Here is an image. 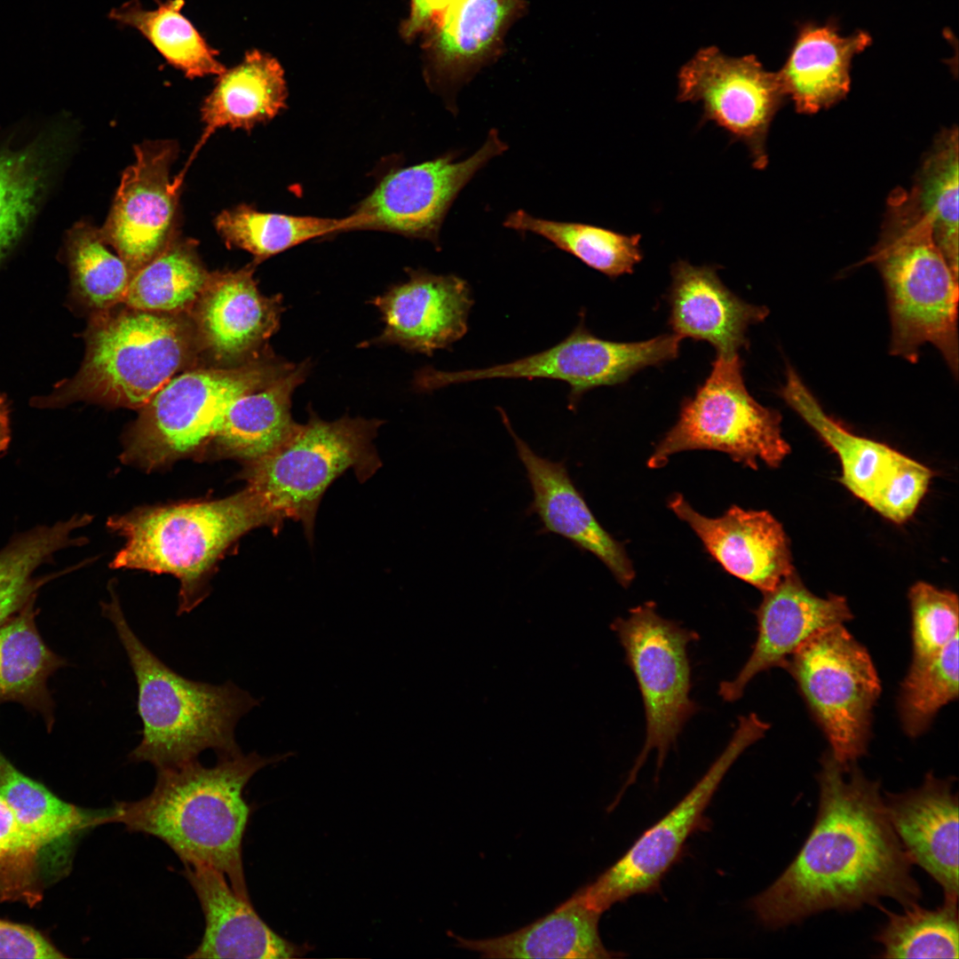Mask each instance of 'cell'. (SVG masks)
Returning a JSON list of instances; mask_svg holds the SVG:
<instances>
[{"label": "cell", "mask_w": 959, "mask_h": 959, "mask_svg": "<svg viewBox=\"0 0 959 959\" xmlns=\"http://www.w3.org/2000/svg\"><path fill=\"white\" fill-rule=\"evenodd\" d=\"M819 806L796 858L750 909L776 929L825 910L851 911L891 898L904 907L922 892L886 813L880 783L832 754L820 758Z\"/></svg>", "instance_id": "6da1fadb"}, {"label": "cell", "mask_w": 959, "mask_h": 959, "mask_svg": "<svg viewBox=\"0 0 959 959\" xmlns=\"http://www.w3.org/2000/svg\"><path fill=\"white\" fill-rule=\"evenodd\" d=\"M292 755L240 752L218 757L212 767L194 760L157 769L152 792L138 801L116 803L106 824L121 823L161 839L184 864L222 873L235 893L250 901L242 844L250 809L243 790L259 770Z\"/></svg>", "instance_id": "7a4b0ae2"}, {"label": "cell", "mask_w": 959, "mask_h": 959, "mask_svg": "<svg viewBox=\"0 0 959 959\" xmlns=\"http://www.w3.org/2000/svg\"><path fill=\"white\" fill-rule=\"evenodd\" d=\"M110 593L102 614L112 622L129 658L143 724L141 741L130 760L161 769L197 760L205 749H213L218 757L242 752L235 727L259 700L231 681L215 686L175 672L134 634L114 588Z\"/></svg>", "instance_id": "3957f363"}, {"label": "cell", "mask_w": 959, "mask_h": 959, "mask_svg": "<svg viewBox=\"0 0 959 959\" xmlns=\"http://www.w3.org/2000/svg\"><path fill=\"white\" fill-rule=\"evenodd\" d=\"M117 305L92 313L79 370L36 398V407L83 400L140 409L194 360L200 347L190 317Z\"/></svg>", "instance_id": "277c9868"}, {"label": "cell", "mask_w": 959, "mask_h": 959, "mask_svg": "<svg viewBox=\"0 0 959 959\" xmlns=\"http://www.w3.org/2000/svg\"><path fill=\"white\" fill-rule=\"evenodd\" d=\"M868 261L879 271L891 321L890 353L915 362L931 344L958 376V277L908 191L892 192L880 238Z\"/></svg>", "instance_id": "5b68a950"}, {"label": "cell", "mask_w": 959, "mask_h": 959, "mask_svg": "<svg viewBox=\"0 0 959 959\" xmlns=\"http://www.w3.org/2000/svg\"><path fill=\"white\" fill-rule=\"evenodd\" d=\"M107 525L125 539L112 567L177 577L178 614L206 597L209 574L232 543L253 528L281 526L247 487L223 499L136 510Z\"/></svg>", "instance_id": "8992f818"}, {"label": "cell", "mask_w": 959, "mask_h": 959, "mask_svg": "<svg viewBox=\"0 0 959 959\" xmlns=\"http://www.w3.org/2000/svg\"><path fill=\"white\" fill-rule=\"evenodd\" d=\"M382 424L350 416L325 421L311 412L278 448L247 463L242 478L281 525L285 519L301 522L311 541L329 485L349 469L364 482L381 466L373 440Z\"/></svg>", "instance_id": "52a82bcc"}, {"label": "cell", "mask_w": 959, "mask_h": 959, "mask_svg": "<svg viewBox=\"0 0 959 959\" xmlns=\"http://www.w3.org/2000/svg\"><path fill=\"white\" fill-rule=\"evenodd\" d=\"M292 363L266 348L233 367L200 368L175 376L140 408L123 459L150 471L206 448L235 399Z\"/></svg>", "instance_id": "ba28073f"}, {"label": "cell", "mask_w": 959, "mask_h": 959, "mask_svg": "<svg viewBox=\"0 0 959 959\" xmlns=\"http://www.w3.org/2000/svg\"><path fill=\"white\" fill-rule=\"evenodd\" d=\"M781 423L777 410L749 394L739 354H717L709 376L693 397L683 400L677 423L658 442L647 466L662 468L674 454L708 449L725 453L753 470L758 462L775 468L790 452Z\"/></svg>", "instance_id": "9c48e42d"}, {"label": "cell", "mask_w": 959, "mask_h": 959, "mask_svg": "<svg viewBox=\"0 0 959 959\" xmlns=\"http://www.w3.org/2000/svg\"><path fill=\"white\" fill-rule=\"evenodd\" d=\"M809 709L843 765L864 755L881 684L867 649L843 626L820 631L788 660Z\"/></svg>", "instance_id": "30bf717a"}, {"label": "cell", "mask_w": 959, "mask_h": 959, "mask_svg": "<svg viewBox=\"0 0 959 959\" xmlns=\"http://www.w3.org/2000/svg\"><path fill=\"white\" fill-rule=\"evenodd\" d=\"M643 699L646 741L624 788L632 784L652 749L660 769L670 749L697 711L690 698L691 667L687 645L698 634L661 616L653 601L637 606L627 618L612 623Z\"/></svg>", "instance_id": "8fae6325"}, {"label": "cell", "mask_w": 959, "mask_h": 959, "mask_svg": "<svg viewBox=\"0 0 959 959\" xmlns=\"http://www.w3.org/2000/svg\"><path fill=\"white\" fill-rule=\"evenodd\" d=\"M769 727L755 713L740 717L725 749L684 798L593 883L579 890L586 903L602 914L617 902L659 888L686 839L703 825V813L730 767Z\"/></svg>", "instance_id": "7c38bea8"}, {"label": "cell", "mask_w": 959, "mask_h": 959, "mask_svg": "<svg viewBox=\"0 0 959 959\" xmlns=\"http://www.w3.org/2000/svg\"><path fill=\"white\" fill-rule=\"evenodd\" d=\"M508 149L496 129L471 156L449 152L390 171L345 218V231L380 230L427 240L440 248L445 217L461 190L495 156Z\"/></svg>", "instance_id": "4fadbf2b"}, {"label": "cell", "mask_w": 959, "mask_h": 959, "mask_svg": "<svg viewBox=\"0 0 959 959\" xmlns=\"http://www.w3.org/2000/svg\"><path fill=\"white\" fill-rule=\"evenodd\" d=\"M677 99L700 102L701 123L710 121L749 149L753 166L768 162L766 139L787 97L780 75L753 55L728 57L716 47L700 50L678 75Z\"/></svg>", "instance_id": "5bb4252c"}, {"label": "cell", "mask_w": 959, "mask_h": 959, "mask_svg": "<svg viewBox=\"0 0 959 959\" xmlns=\"http://www.w3.org/2000/svg\"><path fill=\"white\" fill-rule=\"evenodd\" d=\"M681 337L663 334L639 342H614L594 336L581 321L555 345L507 363L461 370L463 383L494 378H545L570 387L569 407L575 408L588 391L627 381L639 370L678 357Z\"/></svg>", "instance_id": "9a60e30c"}, {"label": "cell", "mask_w": 959, "mask_h": 959, "mask_svg": "<svg viewBox=\"0 0 959 959\" xmlns=\"http://www.w3.org/2000/svg\"><path fill=\"white\" fill-rule=\"evenodd\" d=\"M122 174L111 209L99 228L105 242L127 265L131 276L160 254L178 234L179 192L170 168L178 146L170 139L144 141Z\"/></svg>", "instance_id": "2e32d148"}, {"label": "cell", "mask_w": 959, "mask_h": 959, "mask_svg": "<svg viewBox=\"0 0 959 959\" xmlns=\"http://www.w3.org/2000/svg\"><path fill=\"white\" fill-rule=\"evenodd\" d=\"M407 281L390 287L370 303L384 329L375 343L432 355L449 347L468 330L474 303L469 283L456 274L409 269Z\"/></svg>", "instance_id": "e0dca14e"}, {"label": "cell", "mask_w": 959, "mask_h": 959, "mask_svg": "<svg viewBox=\"0 0 959 959\" xmlns=\"http://www.w3.org/2000/svg\"><path fill=\"white\" fill-rule=\"evenodd\" d=\"M210 273L188 314L199 347L220 361H248L266 349L277 331L284 307L281 295H263L254 266Z\"/></svg>", "instance_id": "ac0fdd59"}, {"label": "cell", "mask_w": 959, "mask_h": 959, "mask_svg": "<svg viewBox=\"0 0 959 959\" xmlns=\"http://www.w3.org/2000/svg\"><path fill=\"white\" fill-rule=\"evenodd\" d=\"M757 637L749 659L737 676L719 685L718 694L726 701L740 699L758 673L785 667L790 656L810 638L852 618L847 600L810 591L796 570L783 578L755 611Z\"/></svg>", "instance_id": "d6986e66"}, {"label": "cell", "mask_w": 959, "mask_h": 959, "mask_svg": "<svg viewBox=\"0 0 959 959\" xmlns=\"http://www.w3.org/2000/svg\"><path fill=\"white\" fill-rule=\"evenodd\" d=\"M669 507L726 572L763 593L795 570L789 538L769 511L732 505L722 516L709 518L680 494L669 500Z\"/></svg>", "instance_id": "ffe728a7"}, {"label": "cell", "mask_w": 959, "mask_h": 959, "mask_svg": "<svg viewBox=\"0 0 959 959\" xmlns=\"http://www.w3.org/2000/svg\"><path fill=\"white\" fill-rule=\"evenodd\" d=\"M497 409L526 469L533 492L527 511L539 517L542 532L560 535L576 548L593 554L622 586L628 587L635 571L623 543L599 524L573 482L565 463L537 455L516 434L505 411Z\"/></svg>", "instance_id": "44dd1931"}, {"label": "cell", "mask_w": 959, "mask_h": 959, "mask_svg": "<svg viewBox=\"0 0 959 959\" xmlns=\"http://www.w3.org/2000/svg\"><path fill=\"white\" fill-rule=\"evenodd\" d=\"M954 778L928 773L916 789L884 797L888 819L913 864L958 901V797Z\"/></svg>", "instance_id": "7402d4cb"}, {"label": "cell", "mask_w": 959, "mask_h": 959, "mask_svg": "<svg viewBox=\"0 0 959 959\" xmlns=\"http://www.w3.org/2000/svg\"><path fill=\"white\" fill-rule=\"evenodd\" d=\"M525 0H456L432 27L428 44L435 83L456 93L495 60L504 36L526 12Z\"/></svg>", "instance_id": "603a6c76"}, {"label": "cell", "mask_w": 959, "mask_h": 959, "mask_svg": "<svg viewBox=\"0 0 959 959\" xmlns=\"http://www.w3.org/2000/svg\"><path fill=\"white\" fill-rule=\"evenodd\" d=\"M669 324L681 338L709 343L717 355L738 354L748 345L747 330L767 317L764 305H751L721 281L717 267L679 260L671 267Z\"/></svg>", "instance_id": "cb8c5ba5"}, {"label": "cell", "mask_w": 959, "mask_h": 959, "mask_svg": "<svg viewBox=\"0 0 959 959\" xmlns=\"http://www.w3.org/2000/svg\"><path fill=\"white\" fill-rule=\"evenodd\" d=\"M185 876L202 909L205 929L188 958L281 959L299 955L298 947L274 933L240 898L218 870L184 864Z\"/></svg>", "instance_id": "d4e9b609"}, {"label": "cell", "mask_w": 959, "mask_h": 959, "mask_svg": "<svg viewBox=\"0 0 959 959\" xmlns=\"http://www.w3.org/2000/svg\"><path fill=\"white\" fill-rule=\"evenodd\" d=\"M310 367L307 361L293 362L273 380L235 399L209 444L215 455L249 463L283 444L297 425L291 415L292 394Z\"/></svg>", "instance_id": "484cf974"}, {"label": "cell", "mask_w": 959, "mask_h": 959, "mask_svg": "<svg viewBox=\"0 0 959 959\" xmlns=\"http://www.w3.org/2000/svg\"><path fill=\"white\" fill-rule=\"evenodd\" d=\"M600 915L578 890L550 914L513 932L485 939L454 937L456 947L475 951L484 958L619 957L601 941Z\"/></svg>", "instance_id": "4316f807"}, {"label": "cell", "mask_w": 959, "mask_h": 959, "mask_svg": "<svg viewBox=\"0 0 959 959\" xmlns=\"http://www.w3.org/2000/svg\"><path fill=\"white\" fill-rule=\"evenodd\" d=\"M870 43L862 31L842 36L831 24L803 27L778 72L797 112L814 114L843 99L850 88L852 58Z\"/></svg>", "instance_id": "83f0119b"}, {"label": "cell", "mask_w": 959, "mask_h": 959, "mask_svg": "<svg viewBox=\"0 0 959 959\" xmlns=\"http://www.w3.org/2000/svg\"><path fill=\"white\" fill-rule=\"evenodd\" d=\"M286 83L278 61L258 51L247 52L239 65L218 75L203 100L201 118L204 131L178 178L184 179L190 162L218 129L227 126L250 131L277 115L286 107Z\"/></svg>", "instance_id": "f1b7e54d"}, {"label": "cell", "mask_w": 959, "mask_h": 959, "mask_svg": "<svg viewBox=\"0 0 959 959\" xmlns=\"http://www.w3.org/2000/svg\"><path fill=\"white\" fill-rule=\"evenodd\" d=\"M66 151V134L57 126L0 150V263L36 216Z\"/></svg>", "instance_id": "f546056e"}, {"label": "cell", "mask_w": 959, "mask_h": 959, "mask_svg": "<svg viewBox=\"0 0 959 959\" xmlns=\"http://www.w3.org/2000/svg\"><path fill=\"white\" fill-rule=\"evenodd\" d=\"M0 796L50 863H64L81 833L105 824L109 808L91 811L67 803L20 773L0 755ZM44 861V860H43Z\"/></svg>", "instance_id": "4dcf8cb0"}, {"label": "cell", "mask_w": 959, "mask_h": 959, "mask_svg": "<svg viewBox=\"0 0 959 959\" xmlns=\"http://www.w3.org/2000/svg\"><path fill=\"white\" fill-rule=\"evenodd\" d=\"M36 594L0 626V704L20 702L38 711L51 729L54 717L47 679L65 661L44 644L36 626Z\"/></svg>", "instance_id": "1f68e13d"}, {"label": "cell", "mask_w": 959, "mask_h": 959, "mask_svg": "<svg viewBox=\"0 0 959 959\" xmlns=\"http://www.w3.org/2000/svg\"><path fill=\"white\" fill-rule=\"evenodd\" d=\"M785 402L838 456L841 482L868 503L889 470L897 450L881 442L855 435L828 416L792 367L780 390Z\"/></svg>", "instance_id": "d6a6232c"}, {"label": "cell", "mask_w": 959, "mask_h": 959, "mask_svg": "<svg viewBox=\"0 0 959 959\" xmlns=\"http://www.w3.org/2000/svg\"><path fill=\"white\" fill-rule=\"evenodd\" d=\"M210 275L196 242L178 235L131 276L122 304L148 312L188 314Z\"/></svg>", "instance_id": "836d02e7"}, {"label": "cell", "mask_w": 959, "mask_h": 959, "mask_svg": "<svg viewBox=\"0 0 959 959\" xmlns=\"http://www.w3.org/2000/svg\"><path fill=\"white\" fill-rule=\"evenodd\" d=\"M146 10L139 0L112 9L115 21L139 31L173 67L187 78L222 74L226 68L193 24L181 13L184 0L157 1Z\"/></svg>", "instance_id": "e575fe53"}, {"label": "cell", "mask_w": 959, "mask_h": 959, "mask_svg": "<svg viewBox=\"0 0 959 959\" xmlns=\"http://www.w3.org/2000/svg\"><path fill=\"white\" fill-rule=\"evenodd\" d=\"M503 226L542 236L609 278L632 273L644 257L639 234H625L590 224L544 219L523 210L510 213Z\"/></svg>", "instance_id": "d590c367"}, {"label": "cell", "mask_w": 959, "mask_h": 959, "mask_svg": "<svg viewBox=\"0 0 959 959\" xmlns=\"http://www.w3.org/2000/svg\"><path fill=\"white\" fill-rule=\"evenodd\" d=\"M928 219L934 240L958 277V130L937 138L909 191Z\"/></svg>", "instance_id": "8d00e7d4"}, {"label": "cell", "mask_w": 959, "mask_h": 959, "mask_svg": "<svg viewBox=\"0 0 959 959\" xmlns=\"http://www.w3.org/2000/svg\"><path fill=\"white\" fill-rule=\"evenodd\" d=\"M214 226L229 248L247 250L258 263L306 241L345 232V219L262 212L240 204L221 211Z\"/></svg>", "instance_id": "74e56055"}, {"label": "cell", "mask_w": 959, "mask_h": 959, "mask_svg": "<svg viewBox=\"0 0 959 959\" xmlns=\"http://www.w3.org/2000/svg\"><path fill=\"white\" fill-rule=\"evenodd\" d=\"M65 242L73 300L92 313L122 304L131 273L123 258L109 250L99 228L77 222Z\"/></svg>", "instance_id": "f35d334b"}, {"label": "cell", "mask_w": 959, "mask_h": 959, "mask_svg": "<svg viewBox=\"0 0 959 959\" xmlns=\"http://www.w3.org/2000/svg\"><path fill=\"white\" fill-rule=\"evenodd\" d=\"M87 515L75 516L52 526L29 531L0 551V626L19 611L51 577H33L36 570L58 551L77 544L73 531L86 525Z\"/></svg>", "instance_id": "ab89813d"}, {"label": "cell", "mask_w": 959, "mask_h": 959, "mask_svg": "<svg viewBox=\"0 0 959 959\" xmlns=\"http://www.w3.org/2000/svg\"><path fill=\"white\" fill-rule=\"evenodd\" d=\"M958 901L944 900L936 909L918 903L902 914L884 910L886 923L875 936L883 958H958Z\"/></svg>", "instance_id": "60d3db41"}, {"label": "cell", "mask_w": 959, "mask_h": 959, "mask_svg": "<svg viewBox=\"0 0 959 959\" xmlns=\"http://www.w3.org/2000/svg\"><path fill=\"white\" fill-rule=\"evenodd\" d=\"M958 695V634L939 652L911 663L899 696L902 727L911 737L922 734L938 711Z\"/></svg>", "instance_id": "b9f144b4"}, {"label": "cell", "mask_w": 959, "mask_h": 959, "mask_svg": "<svg viewBox=\"0 0 959 959\" xmlns=\"http://www.w3.org/2000/svg\"><path fill=\"white\" fill-rule=\"evenodd\" d=\"M43 858L0 796V902L34 907L43 899Z\"/></svg>", "instance_id": "7bdbcfd3"}, {"label": "cell", "mask_w": 959, "mask_h": 959, "mask_svg": "<svg viewBox=\"0 0 959 959\" xmlns=\"http://www.w3.org/2000/svg\"><path fill=\"white\" fill-rule=\"evenodd\" d=\"M908 599L912 615V663L939 652L958 634V598L924 582L915 583Z\"/></svg>", "instance_id": "ee69618b"}, {"label": "cell", "mask_w": 959, "mask_h": 959, "mask_svg": "<svg viewBox=\"0 0 959 959\" xmlns=\"http://www.w3.org/2000/svg\"><path fill=\"white\" fill-rule=\"evenodd\" d=\"M931 477L928 467L897 451L867 504L884 518L903 523L915 513Z\"/></svg>", "instance_id": "f6af8a7d"}, {"label": "cell", "mask_w": 959, "mask_h": 959, "mask_svg": "<svg viewBox=\"0 0 959 959\" xmlns=\"http://www.w3.org/2000/svg\"><path fill=\"white\" fill-rule=\"evenodd\" d=\"M65 955L37 930L0 920V958H63Z\"/></svg>", "instance_id": "bcb514c9"}, {"label": "cell", "mask_w": 959, "mask_h": 959, "mask_svg": "<svg viewBox=\"0 0 959 959\" xmlns=\"http://www.w3.org/2000/svg\"><path fill=\"white\" fill-rule=\"evenodd\" d=\"M456 0H410V14L407 20L404 35L408 37L432 28L444 12Z\"/></svg>", "instance_id": "7dc6e473"}, {"label": "cell", "mask_w": 959, "mask_h": 959, "mask_svg": "<svg viewBox=\"0 0 959 959\" xmlns=\"http://www.w3.org/2000/svg\"><path fill=\"white\" fill-rule=\"evenodd\" d=\"M11 440L9 409L6 399L0 393V457L6 452Z\"/></svg>", "instance_id": "c3c4849f"}]
</instances>
